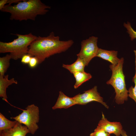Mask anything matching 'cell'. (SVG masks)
<instances>
[{
	"label": "cell",
	"mask_w": 136,
	"mask_h": 136,
	"mask_svg": "<svg viewBox=\"0 0 136 136\" xmlns=\"http://www.w3.org/2000/svg\"><path fill=\"white\" fill-rule=\"evenodd\" d=\"M74 43L72 40H60L52 32L46 37H37L30 45L28 54L36 57L39 64L51 56L66 51Z\"/></svg>",
	"instance_id": "6da1fadb"
},
{
	"label": "cell",
	"mask_w": 136,
	"mask_h": 136,
	"mask_svg": "<svg viewBox=\"0 0 136 136\" xmlns=\"http://www.w3.org/2000/svg\"><path fill=\"white\" fill-rule=\"evenodd\" d=\"M73 74L76 80V82L74 85V88L75 89L92 77L90 74L85 71L76 72L74 73Z\"/></svg>",
	"instance_id": "5bb4252c"
},
{
	"label": "cell",
	"mask_w": 136,
	"mask_h": 136,
	"mask_svg": "<svg viewBox=\"0 0 136 136\" xmlns=\"http://www.w3.org/2000/svg\"><path fill=\"white\" fill-rule=\"evenodd\" d=\"M31 57L28 54L24 55L21 58V62L24 64H28Z\"/></svg>",
	"instance_id": "44dd1931"
},
{
	"label": "cell",
	"mask_w": 136,
	"mask_h": 136,
	"mask_svg": "<svg viewBox=\"0 0 136 136\" xmlns=\"http://www.w3.org/2000/svg\"><path fill=\"white\" fill-rule=\"evenodd\" d=\"M17 122L16 120L13 121L8 120L0 113V131L12 128Z\"/></svg>",
	"instance_id": "9a60e30c"
},
{
	"label": "cell",
	"mask_w": 136,
	"mask_h": 136,
	"mask_svg": "<svg viewBox=\"0 0 136 136\" xmlns=\"http://www.w3.org/2000/svg\"><path fill=\"white\" fill-rule=\"evenodd\" d=\"M77 105H84L93 101L99 103L107 109L109 106L104 101L103 99L98 92L96 86L92 89L84 91L82 94L79 93L73 97Z\"/></svg>",
	"instance_id": "52a82bcc"
},
{
	"label": "cell",
	"mask_w": 136,
	"mask_h": 136,
	"mask_svg": "<svg viewBox=\"0 0 136 136\" xmlns=\"http://www.w3.org/2000/svg\"></svg>",
	"instance_id": "d4e9b609"
},
{
	"label": "cell",
	"mask_w": 136,
	"mask_h": 136,
	"mask_svg": "<svg viewBox=\"0 0 136 136\" xmlns=\"http://www.w3.org/2000/svg\"><path fill=\"white\" fill-rule=\"evenodd\" d=\"M98 38L91 36L81 42V48L79 52L77 54L85 62L86 66H88L92 59L96 57L99 48L97 46Z\"/></svg>",
	"instance_id": "8992f818"
},
{
	"label": "cell",
	"mask_w": 136,
	"mask_h": 136,
	"mask_svg": "<svg viewBox=\"0 0 136 136\" xmlns=\"http://www.w3.org/2000/svg\"><path fill=\"white\" fill-rule=\"evenodd\" d=\"M123 25L127 30V32L129 34L131 40L136 39V31L132 28L130 23L127 22V23H124Z\"/></svg>",
	"instance_id": "ac0fdd59"
},
{
	"label": "cell",
	"mask_w": 136,
	"mask_h": 136,
	"mask_svg": "<svg viewBox=\"0 0 136 136\" xmlns=\"http://www.w3.org/2000/svg\"><path fill=\"white\" fill-rule=\"evenodd\" d=\"M121 135L122 136H128L126 132L123 129L122 131Z\"/></svg>",
	"instance_id": "cb8c5ba5"
},
{
	"label": "cell",
	"mask_w": 136,
	"mask_h": 136,
	"mask_svg": "<svg viewBox=\"0 0 136 136\" xmlns=\"http://www.w3.org/2000/svg\"><path fill=\"white\" fill-rule=\"evenodd\" d=\"M8 75H5L4 76L0 75V96L7 102L8 97L6 94V89L10 85L13 83L17 84V81L13 78L10 80L8 79Z\"/></svg>",
	"instance_id": "7c38bea8"
},
{
	"label": "cell",
	"mask_w": 136,
	"mask_h": 136,
	"mask_svg": "<svg viewBox=\"0 0 136 136\" xmlns=\"http://www.w3.org/2000/svg\"><path fill=\"white\" fill-rule=\"evenodd\" d=\"M124 61V58L122 57L117 65H110L112 75L110 79L106 82L114 88L116 93L115 101L118 105L123 104L125 101L127 100L128 97V91L126 87L125 76L123 71Z\"/></svg>",
	"instance_id": "277c9868"
},
{
	"label": "cell",
	"mask_w": 136,
	"mask_h": 136,
	"mask_svg": "<svg viewBox=\"0 0 136 136\" xmlns=\"http://www.w3.org/2000/svg\"><path fill=\"white\" fill-rule=\"evenodd\" d=\"M18 115L11 117L21 124H24L28 128L29 133L34 134L39 127L37 123L39 120V107L34 104L28 105L25 110Z\"/></svg>",
	"instance_id": "5b68a950"
},
{
	"label": "cell",
	"mask_w": 136,
	"mask_h": 136,
	"mask_svg": "<svg viewBox=\"0 0 136 136\" xmlns=\"http://www.w3.org/2000/svg\"><path fill=\"white\" fill-rule=\"evenodd\" d=\"M29 133L27 127L18 122L12 128L0 131V136H26Z\"/></svg>",
	"instance_id": "30bf717a"
},
{
	"label": "cell",
	"mask_w": 136,
	"mask_h": 136,
	"mask_svg": "<svg viewBox=\"0 0 136 136\" xmlns=\"http://www.w3.org/2000/svg\"><path fill=\"white\" fill-rule=\"evenodd\" d=\"M98 126L109 133L113 134L116 136H120L123 130L121 123L119 122H111L106 118L102 112V117L98 124Z\"/></svg>",
	"instance_id": "ba28073f"
},
{
	"label": "cell",
	"mask_w": 136,
	"mask_h": 136,
	"mask_svg": "<svg viewBox=\"0 0 136 136\" xmlns=\"http://www.w3.org/2000/svg\"><path fill=\"white\" fill-rule=\"evenodd\" d=\"M135 56V73L132 78V81L134 84V87L132 86L129 88L128 91V96L132 99L135 101L136 104V51H134Z\"/></svg>",
	"instance_id": "e0dca14e"
},
{
	"label": "cell",
	"mask_w": 136,
	"mask_h": 136,
	"mask_svg": "<svg viewBox=\"0 0 136 136\" xmlns=\"http://www.w3.org/2000/svg\"><path fill=\"white\" fill-rule=\"evenodd\" d=\"M86 66L85 64L81 58L77 57L76 60L71 64H63L62 66L68 70L72 74L80 72H84V68Z\"/></svg>",
	"instance_id": "4fadbf2b"
},
{
	"label": "cell",
	"mask_w": 136,
	"mask_h": 136,
	"mask_svg": "<svg viewBox=\"0 0 136 136\" xmlns=\"http://www.w3.org/2000/svg\"><path fill=\"white\" fill-rule=\"evenodd\" d=\"M28 64L30 67L32 68H35L38 64V59L35 56L31 57Z\"/></svg>",
	"instance_id": "ffe728a7"
},
{
	"label": "cell",
	"mask_w": 136,
	"mask_h": 136,
	"mask_svg": "<svg viewBox=\"0 0 136 136\" xmlns=\"http://www.w3.org/2000/svg\"><path fill=\"white\" fill-rule=\"evenodd\" d=\"M7 0H1L0 1V10L1 11L4 7L7 4Z\"/></svg>",
	"instance_id": "7402d4cb"
},
{
	"label": "cell",
	"mask_w": 136,
	"mask_h": 136,
	"mask_svg": "<svg viewBox=\"0 0 136 136\" xmlns=\"http://www.w3.org/2000/svg\"><path fill=\"white\" fill-rule=\"evenodd\" d=\"M11 59L10 54H7L5 56L0 57V75L5 76L10 65V61Z\"/></svg>",
	"instance_id": "2e32d148"
},
{
	"label": "cell",
	"mask_w": 136,
	"mask_h": 136,
	"mask_svg": "<svg viewBox=\"0 0 136 136\" xmlns=\"http://www.w3.org/2000/svg\"><path fill=\"white\" fill-rule=\"evenodd\" d=\"M23 0H7V4L11 5L13 3H18L22 1Z\"/></svg>",
	"instance_id": "603a6c76"
},
{
	"label": "cell",
	"mask_w": 136,
	"mask_h": 136,
	"mask_svg": "<svg viewBox=\"0 0 136 136\" xmlns=\"http://www.w3.org/2000/svg\"><path fill=\"white\" fill-rule=\"evenodd\" d=\"M77 103L73 97H69L65 95L62 91H60L57 100L52 109H67Z\"/></svg>",
	"instance_id": "9c48e42d"
},
{
	"label": "cell",
	"mask_w": 136,
	"mask_h": 136,
	"mask_svg": "<svg viewBox=\"0 0 136 136\" xmlns=\"http://www.w3.org/2000/svg\"><path fill=\"white\" fill-rule=\"evenodd\" d=\"M117 51H109L99 49L96 57H100L110 62L113 65H116L120 60L117 57Z\"/></svg>",
	"instance_id": "8fae6325"
},
{
	"label": "cell",
	"mask_w": 136,
	"mask_h": 136,
	"mask_svg": "<svg viewBox=\"0 0 136 136\" xmlns=\"http://www.w3.org/2000/svg\"><path fill=\"white\" fill-rule=\"evenodd\" d=\"M90 136H110V134L98 126L94 131L90 134Z\"/></svg>",
	"instance_id": "d6986e66"
},
{
	"label": "cell",
	"mask_w": 136,
	"mask_h": 136,
	"mask_svg": "<svg viewBox=\"0 0 136 136\" xmlns=\"http://www.w3.org/2000/svg\"><path fill=\"white\" fill-rule=\"evenodd\" d=\"M18 38L9 42H0V53H10L12 59L18 60L28 54L29 47L37 37L31 33L22 35H15Z\"/></svg>",
	"instance_id": "3957f363"
},
{
	"label": "cell",
	"mask_w": 136,
	"mask_h": 136,
	"mask_svg": "<svg viewBox=\"0 0 136 136\" xmlns=\"http://www.w3.org/2000/svg\"><path fill=\"white\" fill-rule=\"evenodd\" d=\"M50 8L40 0H23L14 5H6L1 11L10 13L11 20H35L38 15L45 14Z\"/></svg>",
	"instance_id": "7a4b0ae2"
}]
</instances>
